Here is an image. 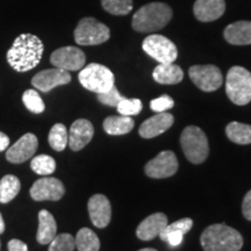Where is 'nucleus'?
<instances>
[{"mask_svg":"<svg viewBox=\"0 0 251 251\" xmlns=\"http://www.w3.org/2000/svg\"><path fill=\"white\" fill-rule=\"evenodd\" d=\"M42 41L33 34H21L7 51V62L18 72H27L36 67L42 58Z\"/></svg>","mask_w":251,"mask_h":251,"instance_id":"f257e3e1","label":"nucleus"},{"mask_svg":"<svg viewBox=\"0 0 251 251\" xmlns=\"http://www.w3.org/2000/svg\"><path fill=\"white\" fill-rule=\"evenodd\" d=\"M200 242L203 251H240L243 247V237L236 229L216 224L202 231Z\"/></svg>","mask_w":251,"mask_h":251,"instance_id":"f03ea898","label":"nucleus"},{"mask_svg":"<svg viewBox=\"0 0 251 251\" xmlns=\"http://www.w3.org/2000/svg\"><path fill=\"white\" fill-rule=\"evenodd\" d=\"M172 9L164 2H150L134 14L131 27L139 33H155L170 23Z\"/></svg>","mask_w":251,"mask_h":251,"instance_id":"7ed1b4c3","label":"nucleus"},{"mask_svg":"<svg viewBox=\"0 0 251 251\" xmlns=\"http://www.w3.org/2000/svg\"><path fill=\"white\" fill-rule=\"evenodd\" d=\"M180 144L185 157L193 164H201L208 157V140L202 129L197 126L185 128L180 136Z\"/></svg>","mask_w":251,"mask_h":251,"instance_id":"20e7f679","label":"nucleus"},{"mask_svg":"<svg viewBox=\"0 0 251 251\" xmlns=\"http://www.w3.org/2000/svg\"><path fill=\"white\" fill-rule=\"evenodd\" d=\"M226 93L235 105H248L251 101V72L242 67L230 68L226 79Z\"/></svg>","mask_w":251,"mask_h":251,"instance_id":"39448f33","label":"nucleus"},{"mask_svg":"<svg viewBox=\"0 0 251 251\" xmlns=\"http://www.w3.org/2000/svg\"><path fill=\"white\" fill-rule=\"evenodd\" d=\"M78 79L81 86L97 94L107 92L115 84L113 72L107 67L98 63H91L81 69Z\"/></svg>","mask_w":251,"mask_h":251,"instance_id":"423d86ee","label":"nucleus"},{"mask_svg":"<svg viewBox=\"0 0 251 251\" xmlns=\"http://www.w3.org/2000/svg\"><path fill=\"white\" fill-rule=\"evenodd\" d=\"M109 28L94 18H84L75 29V41L79 46H98L108 41Z\"/></svg>","mask_w":251,"mask_h":251,"instance_id":"0eeeda50","label":"nucleus"},{"mask_svg":"<svg viewBox=\"0 0 251 251\" xmlns=\"http://www.w3.org/2000/svg\"><path fill=\"white\" fill-rule=\"evenodd\" d=\"M142 48L150 57L156 59L159 64L174 63L177 59L178 51L175 43L168 37L151 34L147 36L142 43Z\"/></svg>","mask_w":251,"mask_h":251,"instance_id":"6e6552de","label":"nucleus"},{"mask_svg":"<svg viewBox=\"0 0 251 251\" xmlns=\"http://www.w3.org/2000/svg\"><path fill=\"white\" fill-rule=\"evenodd\" d=\"M188 76L198 89L205 92L219 90L224 83L222 72L215 65H193L188 70Z\"/></svg>","mask_w":251,"mask_h":251,"instance_id":"1a4fd4ad","label":"nucleus"},{"mask_svg":"<svg viewBox=\"0 0 251 251\" xmlns=\"http://www.w3.org/2000/svg\"><path fill=\"white\" fill-rule=\"evenodd\" d=\"M50 62L55 68L67 71H78L85 65L86 56L83 50L69 46L55 50L50 56Z\"/></svg>","mask_w":251,"mask_h":251,"instance_id":"9d476101","label":"nucleus"},{"mask_svg":"<svg viewBox=\"0 0 251 251\" xmlns=\"http://www.w3.org/2000/svg\"><path fill=\"white\" fill-rule=\"evenodd\" d=\"M146 175L150 178L161 179V178H168L174 176L178 170V161L175 152L170 150L159 152L155 158L147 163Z\"/></svg>","mask_w":251,"mask_h":251,"instance_id":"9b49d317","label":"nucleus"},{"mask_svg":"<svg viewBox=\"0 0 251 251\" xmlns=\"http://www.w3.org/2000/svg\"><path fill=\"white\" fill-rule=\"evenodd\" d=\"M30 197L35 201H58L65 193L64 185L57 178L45 177L36 180L30 187Z\"/></svg>","mask_w":251,"mask_h":251,"instance_id":"f8f14e48","label":"nucleus"},{"mask_svg":"<svg viewBox=\"0 0 251 251\" xmlns=\"http://www.w3.org/2000/svg\"><path fill=\"white\" fill-rule=\"evenodd\" d=\"M70 81L71 75L69 74V71L59 68H54L37 72L31 79V84L41 92L47 93L57 86L67 85Z\"/></svg>","mask_w":251,"mask_h":251,"instance_id":"ddd939ff","label":"nucleus"},{"mask_svg":"<svg viewBox=\"0 0 251 251\" xmlns=\"http://www.w3.org/2000/svg\"><path fill=\"white\" fill-rule=\"evenodd\" d=\"M39 141L34 134L27 133L20 137L13 146L9 147L6 151V158L13 164H20L30 159L36 152Z\"/></svg>","mask_w":251,"mask_h":251,"instance_id":"4468645a","label":"nucleus"},{"mask_svg":"<svg viewBox=\"0 0 251 251\" xmlns=\"http://www.w3.org/2000/svg\"><path fill=\"white\" fill-rule=\"evenodd\" d=\"M87 209L91 222L97 228H106L111 222L112 207L109 200L102 194H94L90 198Z\"/></svg>","mask_w":251,"mask_h":251,"instance_id":"2eb2a0df","label":"nucleus"},{"mask_svg":"<svg viewBox=\"0 0 251 251\" xmlns=\"http://www.w3.org/2000/svg\"><path fill=\"white\" fill-rule=\"evenodd\" d=\"M94 135L93 125L86 119H78L69 131V147L72 151H79L91 142Z\"/></svg>","mask_w":251,"mask_h":251,"instance_id":"dca6fc26","label":"nucleus"},{"mask_svg":"<svg viewBox=\"0 0 251 251\" xmlns=\"http://www.w3.org/2000/svg\"><path fill=\"white\" fill-rule=\"evenodd\" d=\"M175 118L170 113H158L146 120L140 126L139 134L143 139H152V137L158 136L163 133H165L169 128L174 125Z\"/></svg>","mask_w":251,"mask_h":251,"instance_id":"f3484780","label":"nucleus"},{"mask_svg":"<svg viewBox=\"0 0 251 251\" xmlns=\"http://www.w3.org/2000/svg\"><path fill=\"white\" fill-rule=\"evenodd\" d=\"M225 11V0H197L193 6L194 15L201 23L218 20L224 15Z\"/></svg>","mask_w":251,"mask_h":251,"instance_id":"a211bd4d","label":"nucleus"},{"mask_svg":"<svg viewBox=\"0 0 251 251\" xmlns=\"http://www.w3.org/2000/svg\"><path fill=\"white\" fill-rule=\"evenodd\" d=\"M166 226H168L166 215L163 213H155L141 222L136 229V235L142 241H151L159 236Z\"/></svg>","mask_w":251,"mask_h":251,"instance_id":"6ab92c4d","label":"nucleus"},{"mask_svg":"<svg viewBox=\"0 0 251 251\" xmlns=\"http://www.w3.org/2000/svg\"><path fill=\"white\" fill-rule=\"evenodd\" d=\"M193 226L192 219L190 218H184L178 220V221L170 224L163 229V231L159 234L162 241L169 243L171 247H178L183 242L184 235L187 234L191 230Z\"/></svg>","mask_w":251,"mask_h":251,"instance_id":"aec40b11","label":"nucleus"},{"mask_svg":"<svg viewBox=\"0 0 251 251\" xmlns=\"http://www.w3.org/2000/svg\"><path fill=\"white\" fill-rule=\"evenodd\" d=\"M226 41L234 46L251 45V21H236L226 27L224 31Z\"/></svg>","mask_w":251,"mask_h":251,"instance_id":"412c9836","label":"nucleus"},{"mask_svg":"<svg viewBox=\"0 0 251 251\" xmlns=\"http://www.w3.org/2000/svg\"><path fill=\"white\" fill-rule=\"evenodd\" d=\"M57 235V225L51 213L42 209L39 213V229H37L36 240L42 246L49 244Z\"/></svg>","mask_w":251,"mask_h":251,"instance_id":"4be33fe9","label":"nucleus"},{"mask_svg":"<svg viewBox=\"0 0 251 251\" xmlns=\"http://www.w3.org/2000/svg\"><path fill=\"white\" fill-rule=\"evenodd\" d=\"M152 77L155 81L163 85H175L183 80L184 72L179 65L166 63V64L157 65L152 72Z\"/></svg>","mask_w":251,"mask_h":251,"instance_id":"5701e85b","label":"nucleus"},{"mask_svg":"<svg viewBox=\"0 0 251 251\" xmlns=\"http://www.w3.org/2000/svg\"><path fill=\"white\" fill-rule=\"evenodd\" d=\"M134 125L130 117H108L103 121V129L108 135H126L133 130Z\"/></svg>","mask_w":251,"mask_h":251,"instance_id":"b1692460","label":"nucleus"},{"mask_svg":"<svg viewBox=\"0 0 251 251\" xmlns=\"http://www.w3.org/2000/svg\"><path fill=\"white\" fill-rule=\"evenodd\" d=\"M226 134L231 142L236 144L251 143V126L233 121L226 127Z\"/></svg>","mask_w":251,"mask_h":251,"instance_id":"393cba45","label":"nucleus"},{"mask_svg":"<svg viewBox=\"0 0 251 251\" xmlns=\"http://www.w3.org/2000/svg\"><path fill=\"white\" fill-rule=\"evenodd\" d=\"M21 183L13 175H6L0 179V202L8 203L20 192Z\"/></svg>","mask_w":251,"mask_h":251,"instance_id":"a878e982","label":"nucleus"},{"mask_svg":"<svg viewBox=\"0 0 251 251\" xmlns=\"http://www.w3.org/2000/svg\"><path fill=\"white\" fill-rule=\"evenodd\" d=\"M75 243L78 251H99V237L90 228H81L75 237Z\"/></svg>","mask_w":251,"mask_h":251,"instance_id":"bb28decb","label":"nucleus"},{"mask_svg":"<svg viewBox=\"0 0 251 251\" xmlns=\"http://www.w3.org/2000/svg\"><path fill=\"white\" fill-rule=\"evenodd\" d=\"M48 141L50 147L56 151H63L67 148L69 142V134L63 124H56L52 126V128L49 131Z\"/></svg>","mask_w":251,"mask_h":251,"instance_id":"cd10ccee","label":"nucleus"},{"mask_svg":"<svg viewBox=\"0 0 251 251\" xmlns=\"http://www.w3.org/2000/svg\"><path fill=\"white\" fill-rule=\"evenodd\" d=\"M30 169L40 176H49L56 170V162L49 155H39L30 162Z\"/></svg>","mask_w":251,"mask_h":251,"instance_id":"c85d7f7f","label":"nucleus"},{"mask_svg":"<svg viewBox=\"0 0 251 251\" xmlns=\"http://www.w3.org/2000/svg\"><path fill=\"white\" fill-rule=\"evenodd\" d=\"M101 5L113 15H127L133 9V0H101Z\"/></svg>","mask_w":251,"mask_h":251,"instance_id":"c756f323","label":"nucleus"},{"mask_svg":"<svg viewBox=\"0 0 251 251\" xmlns=\"http://www.w3.org/2000/svg\"><path fill=\"white\" fill-rule=\"evenodd\" d=\"M23 101L28 111L35 114H40L46 109V105L39 92L35 90H27L23 94Z\"/></svg>","mask_w":251,"mask_h":251,"instance_id":"7c9ffc66","label":"nucleus"},{"mask_svg":"<svg viewBox=\"0 0 251 251\" xmlns=\"http://www.w3.org/2000/svg\"><path fill=\"white\" fill-rule=\"evenodd\" d=\"M75 248V237L71 234L63 233L56 235L54 240L49 243L48 251H74Z\"/></svg>","mask_w":251,"mask_h":251,"instance_id":"2f4dec72","label":"nucleus"},{"mask_svg":"<svg viewBox=\"0 0 251 251\" xmlns=\"http://www.w3.org/2000/svg\"><path fill=\"white\" fill-rule=\"evenodd\" d=\"M143 105L140 99L124 98L117 106L118 112L124 117H133V115L140 114Z\"/></svg>","mask_w":251,"mask_h":251,"instance_id":"473e14b6","label":"nucleus"},{"mask_svg":"<svg viewBox=\"0 0 251 251\" xmlns=\"http://www.w3.org/2000/svg\"><path fill=\"white\" fill-rule=\"evenodd\" d=\"M125 97H122L120 92H119L115 85L112 87L111 90L107 91V92L99 93L98 94V100L103 105L111 106V107H117L118 103L124 99Z\"/></svg>","mask_w":251,"mask_h":251,"instance_id":"72a5a7b5","label":"nucleus"},{"mask_svg":"<svg viewBox=\"0 0 251 251\" xmlns=\"http://www.w3.org/2000/svg\"><path fill=\"white\" fill-rule=\"evenodd\" d=\"M174 106H175L174 99H172L170 96H166V94L150 101V108H151V111L156 113L166 112L169 111V109H171Z\"/></svg>","mask_w":251,"mask_h":251,"instance_id":"f704fd0d","label":"nucleus"},{"mask_svg":"<svg viewBox=\"0 0 251 251\" xmlns=\"http://www.w3.org/2000/svg\"><path fill=\"white\" fill-rule=\"evenodd\" d=\"M242 213L244 218L251 221V190L246 194L242 202Z\"/></svg>","mask_w":251,"mask_h":251,"instance_id":"c9c22d12","label":"nucleus"},{"mask_svg":"<svg viewBox=\"0 0 251 251\" xmlns=\"http://www.w3.org/2000/svg\"><path fill=\"white\" fill-rule=\"evenodd\" d=\"M8 251H28V247L23 241L13 238L8 242Z\"/></svg>","mask_w":251,"mask_h":251,"instance_id":"e433bc0d","label":"nucleus"},{"mask_svg":"<svg viewBox=\"0 0 251 251\" xmlns=\"http://www.w3.org/2000/svg\"><path fill=\"white\" fill-rule=\"evenodd\" d=\"M9 146V137L2 131H0V152L4 151Z\"/></svg>","mask_w":251,"mask_h":251,"instance_id":"4c0bfd02","label":"nucleus"},{"mask_svg":"<svg viewBox=\"0 0 251 251\" xmlns=\"http://www.w3.org/2000/svg\"><path fill=\"white\" fill-rule=\"evenodd\" d=\"M5 231V222L4 219H2L1 213H0V234H2Z\"/></svg>","mask_w":251,"mask_h":251,"instance_id":"58836bf2","label":"nucleus"},{"mask_svg":"<svg viewBox=\"0 0 251 251\" xmlns=\"http://www.w3.org/2000/svg\"><path fill=\"white\" fill-rule=\"evenodd\" d=\"M139 251H157V250L152 249V248H144V249H141Z\"/></svg>","mask_w":251,"mask_h":251,"instance_id":"ea45409f","label":"nucleus"},{"mask_svg":"<svg viewBox=\"0 0 251 251\" xmlns=\"http://www.w3.org/2000/svg\"><path fill=\"white\" fill-rule=\"evenodd\" d=\"M0 249H1V242H0Z\"/></svg>","mask_w":251,"mask_h":251,"instance_id":"a19ab883","label":"nucleus"}]
</instances>
